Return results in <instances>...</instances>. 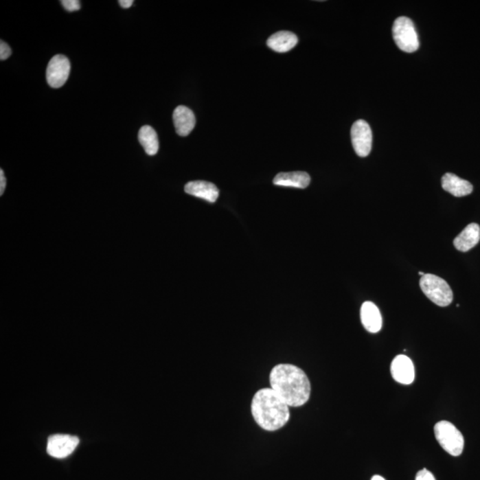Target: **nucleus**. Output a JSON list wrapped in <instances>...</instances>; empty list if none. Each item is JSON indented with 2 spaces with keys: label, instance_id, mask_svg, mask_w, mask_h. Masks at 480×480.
Returning a JSON list of instances; mask_svg holds the SVG:
<instances>
[{
  "label": "nucleus",
  "instance_id": "3",
  "mask_svg": "<svg viewBox=\"0 0 480 480\" xmlns=\"http://www.w3.org/2000/svg\"><path fill=\"white\" fill-rule=\"evenodd\" d=\"M420 286L424 294L433 304L446 307L452 304L454 294L448 282L433 274H425L420 280Z\"/></svg>",
  "mask_w": 480,
  "mask_h": 480
},
{
  "label": "nucleus",
  "instance_id": "6",
  "mask_svg": "<svg viewBox=\"0 0 480 480\" xmlns=\"http://www.w3.org/2000/svg\"><path fill=\"white\" fill-rule=\"evenodd\" d=\"M71 63L67 57L57 54L50 60L47 69V81L53 89H60L68 80Z\"/></svg>",
  "mask_w": 480,
  "mask_h": 480
},
{
  "label": "nucleus",
  "instance_id": "16",
  "mask_svg": "<svg viewBox=\"0 0 480 480\" xmlns=\"http://www.w3.org/2000/svg\"><path fill=\"white\" fill-rule=\"evenodd\" d=\"M310 177L306 172H288L277 174L274 178L275 185L293 187V188L305 189L309 186Z\"/></svg>",
  "mask_w": 480,
  "mask_h": 480
},
{
  "label": "nucleus",
  "instance_id": "15",
  "mask_svg": "<svg viewBox=\"0 0 480 480\" xmlns=\"http://www.w3.org/2000/svg\"><path fill=\"white\" fill-rule=\"evenodd\" d=\"M298 43L297 36L291 32H279L268 38V47L277 53H286L293 49Z\"/></svg>",
  "mask_w": 480,
  "mask_h": 480
},
{
  "label": "nucleus",
  "instance_id": "8",
  "mask_svg": "<svg viewBox=\"0 0 480 480\" xmlns=\"http://www.w3.org/2000/svg\"><path fill=\"white\" fill-rule=\"evenodd\" d=\"M80 439L69 435L56 434L48 439L47 453L51 457L62 459L69 457L76 449Z\"/></svg>",
  "mask_w": 480,
  "mask_h": 480
},
{
  "label": "nucleus",
  "instance_id": "11",
  "mask_svg": "<svg viewBox=\"0 0 480 480\" xmlns=\"http://www.w3.org/2000/svg\"><path fill=\"white\" fill-rule=\"evenodd\" d=\"M184 191L188 194L214 203L219 197V190L214 183L205 181H193L186 184Z\"/></svg>",
  "mask_w": 480,
  "mask_h": 480
},
{
  "label": "nucleus",
  "instance_id": "20",
  "mask_svg": "<svg viewBox=\"0 0 480 480\" xmlns=\"http://www.w3.org/2000/svg\"><path fill=\"white\" fill-rule=\"evenodd\" d=\"M415 480H436V479H435L433 473L428 472L426 469H424L416 474Z\"/></svg>",
  "mask_w": 480,
  "mask_h": 480
},
{
  "label": "nucleus",
  "instance_id": "13",
  "mask_svg": "<svg viewBox=\"0 0 480 480\" xmlns=\"http://www.w3.org/2000/svg\"><path fill=\"white\" fill-rule=\"evenodd\" d=\"M480 240V227L477 223H470L455 238V249L461 252H468L472 249Z\"/></svg>",
  "mask_w": 480,
  "mask_h": 480
},
{
  "label": "nucleus",
  "instance_id": "4",
  "mask_svg": "<svg viewBox=\"0 0 480 480\" xmlns=\"http://www.w3.org/2000/svg\"><path fill=\"white\" fill-rule=\"evenodd\" d=\"M434 433L442 448L452 457H459L464 452L463 434L451 422H437L434 427Z\"/></svg>",
  "mask_w": 480,
  "mask_h": 480
},
{
  "label": "nucleus",
  "instance_id": "1",
  "mask_svg": "<svg viewBox=\"0 0 480 480\" xmlns=\"http://www.w3.org/2000/svg\"><path fill=\"white\" fill-rule=\"evenodd\" d=\"M270 383L271 388L289 407H301L310 400V380L304 370L295 365H277L270 374Z\"/></svg>",
  "mask_w": 480,
  "mask_h": 480
},
{
  "label": "nucleus",
  "instance_id": "5",
  "mask_svg": "<svg viewBox=\"0 0 480 480\" xmlns=\"http://www.w3.org/2000/svg\"><path fill=\"white\" fill-rule=\"evenodd\" d=\"M395 43L406 53H413L419 48V38L415 24L409 18L398 17L392 27Z\"/></svg>",
  "mask_w": 480,
  "mask_h": 480
},
{
  "label": "nucleus",
  "instance_id": "14",
  "mask_svg": "<svg viewBox=\"0 0 480 480\" xmlns=\"http://www.w3.org/2000/svg\"><path fill=\"white\" fill-rule=\"evenodd\" d=\"M442 183L446 192L457 198L470 195L473 191L472 183L451 173L446 174L442 177Z\"/></svg>",
  "mask_w": 480,
  "mask_h": 480
},
{
  "label": "nucleus",
  "instance_id": "7",
  "mask_svg": "<svg viewBox=\"0 0 480 480\" xmlns=\"http://www.w3.org/2000/svg\"><path fill=\"white\" fill-rule=\"evenodd\" d=\"M352 141L353 149L359 157L369 155L372 149V130L365 120H357L352 125Z\"/></svg>",
  "mask_w": 480,
  "mask_h": 480
},
{
  "label": "nucleus",
  "instance_id": "24",
  "mask_svg": "<svg viewBox=\"0 0 480 480\" xmlns=\"http://www.w3.org/2000/svg\"><path fill=\"white\" fill-rule=\"evenodd\" d=\"M419 274L421 275L422 277L424 276V275H425V273H422V271H420Z\"/></svg>",
  "mask_w": 480,
  "mask_h": 480
},
{
  "label": "nucleus",
  "instance_id": "19",
  "mask_svg": "<svg viewBox=\"0 0 480 480\" xmlns=\"http://www.w3.org/2000/svg\"><path fill=\"white\" fill-rule=\"evenodd\" d=\"M12 54V50L10 47L8 46L5 42L1 41L0 42V60L1 61H5L10 57Z\"/></svg>",
  "mask_w": 480,
  "mask_h": 480
},
{
  "label": "nucleus",
  "instance_id": "18",
  "mask_svg": "<svg viewBox=\"0 0 480 480\" xmlns=\"http://www.w3.org/2000/svg\"><path fill=\"white\" fill-rule=\"evenodd\" d=\"M61 4L68 12L78 11L81 8L80 2L78 0H62Z\"/></svg>",
  "mask_w": 480,
  "mask_h": 480
},
{
  "label": "nucleus",
  "instance_id": "17",
  "mask_svg": "<svg viewBox=\"0 0 480 480\" xmlns=\"http://www.w3.org/2000/svg\"><path fill=\"white\" fill-rule=\"evenodd\" d=\"M138 139L148 155L154 156L159 152L158 135L152 126H143L139 131Z\"/></svg>",
  "mask_w": 480,
  "mask_h": 480
},
{
  "label": "nucleus",
  "instance_id": "23",
  "mask_svg": "<svg viewBox=\"0 0 480 480\" xmlns=\"http://www.w3.org/2000/svg\"><path fill=\"white\" fill-rule=\"evenodd\" d=\"M371 480H386L385 478H382V476L379 475H374Z\"/></svg>",
  "mask_w": 480,
  "mask_h": 480
},
{
  "label": "nucleus",
  "instance_id": "12",
  "mask_svg": "<svg viewBox=\"0 0 480 480\" xmlns=\"http://www.w3.org/2000/svg\"><path fill=\"white\" fill-rule=\"evenodd\" d=\"M173 119L176 133L181 137H187L195 128L196 117L192 110L185 106H178L174 111Z\"/></svg>",
  "mask_w": 480,
  "mask_h": 480
},
{
  "label": "nucleus",
  "instance_id": "9",
  "mask_svg": "<svg viewBox=\"0 0 480 480\" xmlns=\"http://www.w3.org/2000/svg\"><path fill=\"white\" fill-rule=\"evenodd\" d=\"M391 373L395 381L401 385H411L415 380V367L406 355H398L392 361Z\"/></svg>",
  "mask_w": 480,
  "mask_h": 480
},
{
  "label": "nucleus",
  "instance_id": "10",
  "mask_svg": "<svg viewBox=\"0 0 480 480\" xmlns=\"http://www.w3.org/2000/svg\"><path fill=\"white\" fill-rule=\"evenodd\" d=\"M362 325L369 333H378L382 327V318L378 307L372 301H365L361 309Z\"/></svg>",
  "mask_w": 480,
  "mask_h": 480
},
{
  "label": "nucleus",
  "instance_id": "21",
  "mask_svg": "<svg viewBox=\"0 0 480 480\" xmlns=\"http://www.w3.org/2000/svg\"><path fill=\"white\" fill-rule=\"evenodd\" d=\"M5 184H7V180H5L4 171L0 170V195H3L5 192Z\"/></svg>",
  "mask_w": 480,
  "mask_h": 480
},
{
  "label": "nucleus",
  "instance_id": "22",
  "mask_svg": "<svg viewBox=\"0 0 480 480\" xmlns=\"http://www.w3.org/2000/svg\"><path fill=\"white\" fill-rule=\"evenodd\" d=\"M119 4L124 8H129L134 4V1L133 0H119Z\"/></svg>",
  "mask_w": 480,
  "mask_h": 480
},
{
  "label": "nucleus",
  "instance_id": "2",
  "mask_svg": "<svg viewBox=\"0 0 480 480\" xmlns=\"http://www.w3.org/2000/svg\"><path fill=\"white\" fill-rule=\"evenodd\" d=\"M289 406L271 388L259 389L253 397L251 412L260 427L275 431L285 426L290 419Z\"/></svg>",
  "mask_w": 480,
  "mask_h": 480
}]
</instances>
